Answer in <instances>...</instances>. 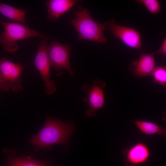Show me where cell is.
Segmentation results:
<instances>
[{"label":"cell","mask_w":166,"mask_h":166,"mask_svg":"<svg viewBox=\"0 0 166 166\" xmlns=\"http://www.w3.org/2000/svg\"><path fill=\"white\" fill-rule=\"evenodd\" d=\"M154 53H146L140 51L139 59L132 61L128 69L136 77H142L151 76L155 68Z\"/></svg>","instance_id":"30bf717a"},{"label":"cell","mask_w":166,"mask_h":166,"mask_svg":"<svg viewBox=\"0 0 166 166\" xmlns=\"http://www.w3.org/2000/svg\"><path fill=\"white\" fill-rule=\"evenodd\" d=\"M74 14L76 17L70 20V23L77 30L79 40H89L96 44L107 42L104 34L106 30L104 24L96 22L88 9L79 6Z\"/></svg>","instance_id":"7a4b0ae2"},{"label":"cell","mask_w":166,"mask_h":166,"mask_svg":"<svg viewBox=\"0 0 166 166\" xmlns=\"http://www.w3.org/2000/svg\"><path fill=\"white\" fill-rule=\"evenodd\" d=\"M75 130L74 126L70 122L47 117L43 127L32 139L31 142L40 147L60 144L67 148L71 136Z\"/></svg>","instance_id":"6da1fadb"},{"label":"cell","mask_w":166,"mask_h":166,"mask_svg":"<svg viewBox=\"0 0 166 166\" xmlns=\"http://www.w3.org/2000/svg\"><path fill=\"white\" fill-rule=\"evenodd\" d=\"M49 38H41L38 45V49L35 60L34 64L44 82L45 91L48 95H52L56 90L55 81L51 80L50 65L47 55V44Z\"/></svg>","instance_id":"8992f818"},{"label":"cell","mask_w":166,"mask_h":166,"mask_svg":"<svg viewBox=\"0 0 166 166\" xmlns=\"http://www.w3.org/2000/svg\"><path fill=\"white\" fill-rule=\"evenodd\" d=\"M106 30L110 31L116 38L120 39L126 45L140 50L142 45L141 36L135 29L117 24L113 19L104 24Z\"/></svg>","instance_id":"ba28073f"},{"label":"cell","mask_w":166,"mask_h":166,"mask_svg":"<svg viewBox=\"0 0 166 166\" xmlns=\"http://www.w3.org/2000/svg\"><path fill=\"white\" fill-rule=\"evenodd\" d=\"M106 86L105 83L98 79L94 80L91 85L85 83L83 85V91L88 94L83 101L89 106L86 112L88 117L96 116V111L103 107L105 103L104 89Z\"/></svg>","instance_id":"52a82bcc"},{"label":"cell","mask_w":166,"mask_h":166,"mask_svg":"<svg viewBox=\"0 0 166 166\" xmlns=\"http://www.w3.org/2000/svg\"><path fill=\"white\" fill-rule=\"evenodd\" d=\"M9 166H49L46 163L35 160L30 158H9Z\"/></svg>","instance_id":"5bb4252c"},{"label":"cell","mask_w":166,"mask_h":166,"mask_svg":"<svg viewBox=\"0 0 166 166\" xmlns=\"http://www.w3.org/2000/svg\"><path fill=\"white\" fill-rule=\"evenodd\" d=\"M23 69L21 63L10 62L5 57L0 59V81L3 90L7 91L11 89L18 93L22 90L20 76Z\"/></svg>","instance_id":"5b68a950"},{"label":"cell","mask_w":166,"mask_h":166,"mask_svg":"<svg viewBox=\"0 0 166 166\" xmlns=\"http://www.w3.org/2000/svg\"><path fill=\"white\" fill-rule=\"evenodd\" d=\"M122 153L124 156V162L126 166H136L144 164L148 161L151 155L149 148L143 142L124 148Z\"/></svg>","instance_id":"9c48e42d"},{"label":"cell","mask_w":166,"mask_h":166,"mask_svg":"<svg viewBox=\"0 0 166 166\" xmlns=\"http://www.w3.org/2000/svg\"><path fill=\"white\" fill-rule=\"evenodd\" d=\"M3 90V86L2 82L0 81V90Z\"/></svg>","instance_id":"ac0fdd59"},{"label":"cell","mask_w":166,"mask_h":166,"mask_svg":"<svg viewBox=\"0 0 166 166\" xmlns=\"http://www.w3.org/2000/svg\"><path fill=\"white\" fill-rule=\"evenodd\" d=\"M26 13V10L18 9L0 2V13L13 22L25 23Z\"/></svg>","instance_id":"4fadbf2b"},{"label":"cell","mask_w":166,"mask_h":166,"mask_svg":"<svg viewBox=\"0 0 166 166\" xmlns=\"http://www.w3.org/2000/svg\"><path fill=\"white\" fill-rule=\"evenodd\" d=\"M4 31L0 36V42L6 51L13 52L18 49L16 42L32 37L43 38L47 36L19 22H5L0 20Z\"/></svg>","instance_id":"3957f363"},{"label":"cell","mask_w":166,"mask_h":166,"mask_svg":"<svg viewBox=\"0 0 166 166\" xmlns=\"http://www.w3.org/2000/svg\"><path fill=\"white\" fill-rule=\"evenodd\" d=\"M71 49L70 45L62 44L55 40H53L47 46V53L50 65L56 71L57 76L61 75L62 69H64L68 71L70 75L74 76L69 60Z\"/></svg>","instance_id":"277c9868"},{"label":"cell","mask_w":166,"mask_h":166,"mask_svg":"<svg viewBox=\"0 0 166 166\" xmlns=\"http://www.w3.org/2000/svg\"><path fill=\"white\" fill-rule=\"evenodd\" d=\"M131 121L137 128L146 135L158 134L166 136V128L156 123L145 121L131 120Z\"/></svg>","instance_id":"7c38bea8"},{"label":"cell","mask_w":166,"mask_h":166,"mask_svg":"<svg viewBox=\"0 0 166 166\" xmlns=\"http://www.w3.org/2000/svg\"><path fill=\"white\" fill-rule=\"evenodd\" d=\"M154 82L163 87L166 86V66L165 65L155 67L152 74Z\"/></svg>","instance_id":"9a60e30c"},{"label":"cell","mask_w":166,"mask_h":166,"mask_svg":"<svg viewBox=\"0 0 166 166\" xmlns=\"http://www.w3.org/2000/svg\"><path fill=\"white\" fill-rule=\"evenodd\" d=\"M135 2L137 3L143 4L147 9L153 14L158 13L160 9V3L157 0H137Z\"/></svg>","instance_id":"2e32d148"},{"label":"cell","mask_w":166,"mask_h":166,"mask_svg":"<svg viewBox=\"0 0 166 166\" xmlns=\"http://www.w3.org/2000/svg\"><path fill=\"white\" fill-rule=\"evenodd\" d=\"M154 54L159 53L160 54L162 58H164L166 55V38L165 37L159 49L153 53Z\"/></svg>","instance_id":"e0dca14e"},{"label":"cell","mask_w":166,"mask_h":166,"mask_svg":"<svg viewBox=\"0 0 166 166\" xmlns=\"http://www.w3.org/2000/svg\"><path fill=\"white\" fill-rule=\"evenodd\" d=\"M76 0H48L45 1L48 18L51 22L56 21L62 14L69 10L76 3Z\"/></svg>","instance_id":"8fae6325"}]
</instances>
